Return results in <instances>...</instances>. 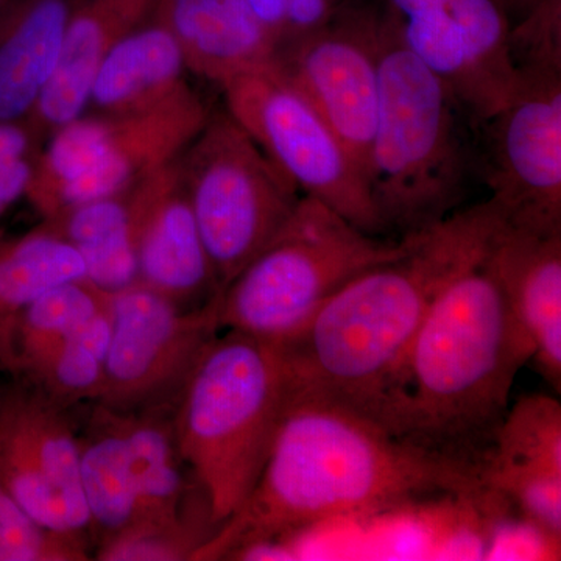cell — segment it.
<instances>
[{
    "label": "cell",
    "instance_id": "obj_1",
    "mask_svg": "<svg viewBox=\"0 0 561 561\" xmlns=\"http://www.w3.org/2000/svg\"><path fill=\"white\" fill-rule=\"evenodd\" d=\"M434 494L494 496L476 465L402 440L348 405L295 394L253 490L194 560L254 552L316 524Z\"/></svg>",
    "mask_w": 561,
    "mask_h": 561
},
{
    "label": "cell",
    "instance_id": "obj_2",
    "mask_svg": "<svg viewBox=\"0 0 561 561\" xmlns=\"http://www.w3.org/2000/svg\"><path fill=\"white\" fill-rule=\"evenodd\" d=\"M490 245L443 286L365 413L402 440L479 468L516 375L534 356L491 267Z\"/></svg>",
    "mask_w": 561,
    "mask_h": 561
},
{
    "label": "cell",
    "instance_id": "obj_3",
    "mask_svg": "<svg viewBox=\"0 0 561 561\" xmlns=\"http://www.w3.org/2000/svg\"><path fill=\"white\" fill-rule=\"evenodd\" d=\"M502 224L489 201L415 232L408 253L362 273L278 346L295 394L367 413L443 286L489 249Z\"/></svg>",
    "mask_w": 561,
    "mask_h": 561
},
{
    "label": "cell",
    "instance_id": "obj_4",
    "mask_svg": "<svg viewBox=\"0 0 561 561\" xmlns=\"http://www.w3.org/2000/svg\"><path fill=\"white\" fill-rule=\"evenodd\" d=\"M379 110L368 154L371 201L386 231L415 234L459 210L471 153L467 114L405 46L397 16L379 20Z\"/></svg>",
    "mask_w": 561,
    "mask_h": 561
},
{
    "label": "cell",
    "instance_id": "obj_5",
    "mask_svg": "<svg viewBox=\"0 0 561 561\" xmlns=\"http://www.w3.org/2000/svg\"><path fill=\"white\" fill-rule=\"evenodd\" d=\"M221 331L191 368L173 421L181 460L219 526L253 490L294 398L278 346Z\"/></svg>",
    "mask_w": 561,
    "mask_h": 561
},
{
    "label": "cell",
    "instance_id": "obj_6",
    "mask_svg": "<svg viewBox=\"0 0 561 561\" xmlns=\"http://www.w3.org/2000/svg\"><path fill=\"white\" fill-rule=\"evenodd\" d=\"M401 241L354 227L330 206L301 195L275 239L221 290V330L280 345L312 319L343 286L408 253Z\"/></svg>",
    "mask_w": 561,
    "mask_h": 561
},
{
    "label": "cell",
    "instance_id": "obj_7",
    "mask_svg": "<svg viewBox=\"0 0 561 561\" xmlns=\"http://www.w3.org/2000/svg\"><path fill=\"white\" fill-rule=\"evenodd\" d=\"M210 111L187 84L169 101L138 113L81 114L44 144L25 198L44 219L128 191L179 160Z\"/></svg>",
    "mask_w": 561,
    "mask_h": 561
},
{
    "label": "cell",
    "instance_id": "obj_8",
    "mask_svg": "<svg viewBox=\"0 0 561 561\" xmlns=\"http://www.w3.org/2000/svg\"><path fill=\"white\" fill-rule=\"evenodd\" d=\"M179 165L224 290L283 230L300 191L225 108L210 111Z\"/></svg>",
    "mask_w": 561,
    "mask_h": 561
},
{
    "label": "cell",
    "instance_id": "obj_9",
    "mask_svg": "<svg viewBox=\"0 0 561 561\" xmlns=\"http://www.w3.org/2000/svg\"><path fill=\"white\" fill-rule=\"evenodd\" d=\"M225 110L295 184L373 236L386 228L367 176L345 144L275 62L221 84Z\"/></svg>",
    "mask_w": 561,
    "mask_h": 561
},
{
    "label": "cell",
    "instance_id": "obj_10",
    "mask_svg": "<svg viewBox=\"0 0 561 561\" xmlns=\"http://www.w3.org/2000/svg\"><path fill=\"white\" fill-rule=\"evenodd\" d=\"M516 66L512 98L479 125L489 202L508 227L561 232V60Z\"/></svg>",
    "mask_w": 561,
    "mask_h": 561
},
{
    "label": "cell",
    "instance_id": "obj_11",
    "mask_svg": "<svg viewBox=\"0 0 561 561\" xmlns=\"http://www.w3.org/2000/svg\"><path fill=\"white\" fill-rule=\"evenodd\" d=\"M221 294V291H220ZM220 294L186 308L136 280L111 294V341L99 402L128 412L183 387L220 331Z\"/></svg>",
    "mask_w": 561,
    "mask_h": 561
},
{
    "label": "cell",
    "instance_id": "obj_12",
    "mask_svg": "<svg viewBox=\"0 0 561 561\" xmlns=\"http://www.w3.org/2000/svg\"><path fill=\"white\" fill-rule=\"evenodd\" d=\"M65 411L36 389L0 400V481L44 529L87 542L80 440Z\"/></svg>",
    "mask_w": 561,
    "mask_h": 561
},
{
    "label": "cell",
    "instance_id": "obj_13",
    "mask_svg": "<svg viewBox=\"0 0 561 561\" xmlns=\"http://www.w3.org/2000/svg\"><path fill=\"white\" fill-rule=\"evenodd\" d=\"M379 18L345 14L280 44L273 62L305 94L367 176L379 110ZM368 181V180H367Z\"/></svg>",
    "mask_w": 561,
    "mask_h": 561
},
{
    "label": "cell",
    "instance_id": "obj_14",
    "mask_svg": "<svg viewBox=\"0 0 561 561\" xmlns=\"http://www.w3.org/2000/svg\"><path fill=\"white\" fill-rule=\"evenodd\" d=\"M131 206L139 283L186 308L219 295L179 160L136 183Z\"/></svg>",
    "mask_w": 561,
    "mask_h": 561
},
{
    "label": "cell",
    "instance_id": "obj_15",
    "mask_svg": "<svg viewBox=\"0 0 561 561\" xmlns=\"http://www.w3.org/2000/svg\"><path fill=\"white\" fill-rule=\"evenodd\" d=\"M486 490L511 501L542 537H561V404L524 397L505 413L481 465Z\"/></svg>",
    "mask_w": 561,
    "mask_h": 561
},
{
    "label": "cell",
    "instance_id": "obj_16",
    "mask_svg": "<svg viewBox=\"0 0 561 561\" xmlns=\"http://www.w3.org/2000/svg\"><path fill=\"white\" fill-rule=\"evenodd\" d=\"M489 257L513 317L531 343V359L560 391L561 232L519 230L502 220Z\"/></svg>",
    "mask_w": 561,
    "mask_h": 561
},
{
    "label": "cell",
    "instance_id": "obj_17",
    "mask_svg": "<svg viewBox=\"0 0 561 561\" xmlns=\"http://www.w3.org/2000/svg\"><path fill=\"white\" fill-rule=\"evenodd\" d=\"M153 0H81L70 11L57 65L27 122L46 140L87 113L92 83L117 41L151 16Z\"/></svg>",
    "mask_w": 561,
    "mask_h": 561
},
{
    "label": "cell",
    "instance_id": "obj_18",
    "mask_svg": "<svg viewBox=\"0 0 561 561\" xmlns=\"http://www.w3.org/2000/svg\"><path fill=\"white\" fill-rule=\"evenodd\" d=\"M151 18L172 33L187 70L219 87L271 65L278 47L247 0H153Z\"/></svg>",
    "mask_w": 561,
    "mask_h": 561
},
{
    "label": "cell",
    "instance_id": "obj_19",
    "mask_svg": "<svg viewBox=\"0 0 561 561\" xmlns=\"http://www.w3.org/2000/svg\"><path fill=\"white\" fill-rule=\"evenodd\" d=\"M186 62L172 33L153 18L117 41L92 83L87 113L153 108L187 87Z\"/></svg>",
    "mask_w": 561,
    "mask_h": 561
},
{
    "label": "cell",
    "instance_id": "obj_20",
    "mask_svg": "<svg viewBox=\"0 0 561 561\" xmlns=\"http://www.w3.org/2000/svg\"><path fill=\"white\" fill-rule=\"evenodd\" d=\"M72 0H11L0 18V122L24 121L46 88Z\"/></svg>",
    "mask_w": 561,
    "mask_h": 561
},
{
    "label": "cell",
    "instance_id": "obj_21",
    "mask_svg": "<svg viewBox=\"0 0 561 561\" xmlns=\"http://www.w3.org/2000/svg\"><path fill=\"white\" fill-rule=\"evenodd\" d=\"M39 225L79 251L87 278L101 289L113 294L138 280L131 187L58 210Z\"/></svg>",
    "mask_w": 561,
    "mask_h": 561
},
{
    "label": "cell",
    "instance_id": "obj_22",
    "mask_svg": "<svg viewBox=\"0 0 561 561\" xmlns=\"http://www.w3.org/2000/svg\"><path fill=\"white\" fill-rule=\"evenodd\" d=\"M110 301L111 291L88 278L46 291L0 331V364L27 378L70 335L108 308Z\"/></svg>",
    "mask_w": 561,
    "mask_h": 561
},
{
    "label": "cell",
    "instance_id": "obj_23",
    "mask_svg": "<svg viewBox=\"0 0 561 561\" xmlns=\"http://www.w3.org/2000/svg\"><path fill=\"white\" fill-rule=\"evenodd\" d=\"M80 440V479L98 546L138 524L139 507L119 412L99 404Z\"/></svg>",
    "mask_w": 561,
    "mask_h": 561
},
{
    "label": "cell",
    "instance_id": "obj_24",
    "mask_svg": "<svg viewBox=\"0 0 561 561\" xmlns=\"http://www.w3.org/2000/svg\"><path fill=\"white\" fill-rule=\"evenodd\" d=\"M119 415L139 507L138 524L131 529L180 522L194 501L181 474L173 424L128 412Z\"/></svg>",
    "mask_w": 561,
    "mask_h": 561
},
{
    "label": "cell",
    "instance_id": "obj_25",
    "mask_svg": "<svg viewBox=\"0 0 561 561\" xmlns=\"http://www.w3.org/2000/svg\"><path fill=\"white\" fill-rule=\"evenodd\" d=\"M83 278L79 251L41 225L21 236L0 232V331L41 295Z\"/></svg>",
    "mask_w": 561,
    "mask_h": 561
},
{
    "label": "cell",
    "instance_id": "obj_26",
    "mask_svg": "<svg viewBox=\"0 0 561 561\" xmlns=\"http://www.w3.org/2000/svg\"><path fill=\"white\" fill-rule=\"evenodd\" d=\"M110 341L111 301L108 308L41 362L27 379L62 409L81 401H98L105 383Z\"/></svg>",
    "mask_w": 561,
    "mask_h": 561
},
{
    "label": "cell",
    "instance_id": "obj_27",
    "mask_svg": "<svg viewBox=\"0 0 561 561\" xmlns=\"http://www.w3.org/2000/svg\"><path fill=\"white\" fill-rule=\"evenodd\" d=\"M219 524L210 516L209 504L190 507L180 522L168 526L136 527L98 546L95 560L181 561L194 560L195 552L213 537Z\"/></svg>",
    "mask_w": 561,
    "mask_h": 561
},
{
    "label": "cell",
    "instance_id": "obj_28",
    "mask_svg": "<svg viewBox=\"0 0 561 561\" xmlns=\"http://www.w3.org/2000/svg\"><path fill=\"white\" fill-rule=\"evenodd\" d=\"M88 542L44 529L0 481V561L90 560Z\"/></svg>",
    "mask_w": 561,
    "mask_h": 561
},
{
    "label": "cell",
    "instance_id": "obj_29",
    "mask_svg": "<svg viewBox=\"0 0 561 561\" xmlns=\"http://www.w3.org/2000/svg\"><path fill=\"white\" fill-rule=\"evenodd\" d=\"M43 147L27 119L0 122V217L25 198Z\"/></svg>",
    "mask_w": 561,
    "mask_h": 561
},
{
    "label": "cell",
    "instance_id": "obj_30",
    "mask_svg": "<svg viewBox=\"0 0 561 561\" xmlns=\"http://www.w3.org/2000/svg\"><path fill=\"white\" fill-rule=\"evenodd\" d=\"M504 10L508 21L516 20L515 25L537 18H559L560 0H496ZM512 25V27H515Z\"/></svg>",
    "mask_w": 561,
    "mask_h": 561
},
{
    "label": "cell",
    "instance_id": "obj_31",
    "mask_svg": "<svg viewBox=\"0 0 561 561\" xmlns=\"http://www.w3.org/2000/svg\"><path fill=\"white\" fill-rule=\"evenodd\" d=\"M262 24L272 33L278 46L279 32L283 27L284 14H286L289 0H247ZM278 49V47H276Z\"/></svg>",
    "mask_w": 561,
    "mask_h": 561
},
{
    "label": "cell",
    "instance_id": "obj_32",
    "mask_svg": "<svg viewBox=\"0 0 561 561\" xmlns=\"http://www.w3.org/2000/svg\"><path fill=\"white\" fill-rule=\"evenodd\" d=\"M400 20L431 13V11L449 10L451 0H390Z\"/></svg>",
    "mask_w": 561,
    "mask_h": 561
},
{
    "label": "cell",
    "instance_id": "obj_33",
    "mask_svg": "<svg viewBox=\"0 0 561 561\" xmlns=\"http://www.w3.org/2000/svg\"><path fill=\"white\" fill-rule=\"evenodd\" d=\"M10 3L11 0H0V18H2L5 10L9 9Z\"/></svg>",
    "mask_w": 561,
    "mask_h": 561
}]
</instances>
